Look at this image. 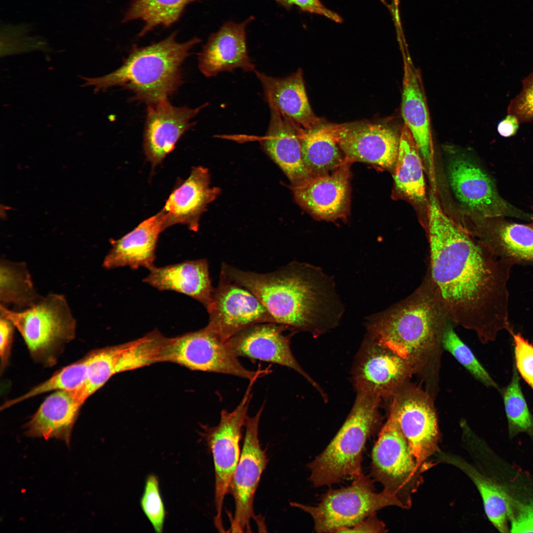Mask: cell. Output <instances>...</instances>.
<instances>
[{
	"instance_id": "obj_25",
	"label": "cell",
	"mask_w": 533,
	"mask_h": 533,
	"mask_svg": "<svg viewBox=\"0 0 533 533\" xmlns=\"http://www.w3.org/2000/svg\"><path fill=\"white\" fill-rule=\"evenodd\" d=\"M163 230L160 211L124 236L111 240L112 248L104 258L103 266L108 269L124 266L150 269L154 266L156 244Z\"/></svg>"
},
{
	"instance_id": "obj_38",
	"label": "cell",
	"mask_w": 533,
	"mask_h": 533,
	"mask_svg": "<svg viewBox=\"0 0 533 533\" xmlns=\"http://www.w3.org/2000/svg\"><path fill=\"white\" fill-rule=\"evenodd\" d=\"M452 322L446 327L442 337L443 347L476 379L487 386L499 390L498 385L476 357L469 347L455 332Z\"/></svg>"
},
{
	"instance_id": "obj_7",
	"label": "cell",
	"mask_w": 533,
	"mask_h": 533,
	"mask_svg": "<svg viewBox=\"0 0 533 533\" xmlns=\"http://www.w3.org/2000/svg\"><path fill=\"white\" fill-rule=\"evenodd\" d=\"M292 507L309 514L317 533H340L353 527L382 508L396 506L403 508L397 497L384 490L375 491L373 481L362 473L354 477L351 484L339 489H329L320 502L310 506L292 502Z\"/></svg>"
},
{
	"instance_id": "obj_37",
	"label": "cell",
	"mask_w": 533,
	"mask_h": 533,
	"mask_svg": "<svg viewBox=\"0 0 533 533\" xmlns=\"http://www.w3.org/2000/svg\"><path fill=\"white\" fill-rule=\"evenodd\" d=\"M509 433L533 432V417L528 406L520 382L519 375L514 365L511 380L501 390Z\"/></svg>"
},
{
	"instance_id": "obj_5",
	"label": "cell",
	"mask_w": 533,
	"mask_h": 533,
	"mask_svg": "<svg viewBox=\"0 0 533 533\" xmlns=\"http://www.w3.org/2000/svg\"><path fill=\"white\" fill-rule=\"evenodd\" d=\"M381 398L357 392L346 419L326 448L307 467L309 480L316 487L330 486L362 473V455L368 438L380 424Z\"/></svg>"
},
{
	"instance_id": "obj_13",
	"label": "cell",
	"mask_w": 533,
	"mask_h": 533,
	"mask_svg": "<svg viewBox=\"0 0 533 533\" xmlns=\"http://www.w3.org/2000/svg\"><path fill=\"white\" fill-rule=\"evenodd\" d=\"M418 367L368 334L355 357L352 379L357 392L393 396Z\"/></svg>"
},
{
	"instance_id": "obj_35",
	"label": "cell",
	"mask_w": 533,
	"mask_h": 533,
	"mask_svg": "<svg viewBox=\"0 0 533 533\" xmlns=\"http://www.w3.org/2000/svg\"><path fill=\"white\" fill-rule=\"evenodd\" d=\"M88 373V357L71 364L55 373L51 378L33 387L27 393L6 402L1 407L5 409L31 397L50 391H74L85 383Z\"/></svg>"
},
{
	"instance_id": "obj_23",
	"label": "cell",
	"mask_w": 533,
	"mask_h": 533,
	"mask_svg": "<svg viewBox=\"0 0 533 533\" xmlns=\"http://www.w3.org/2000/svg\"><path fill=\"white\" fill-rule=\"evenodd\" d=\"M270 121L261 145L265 152L281 168L292 185L313 176L306 168L302 157L301 132L303 129L269 108Z\"/></svg>"
},
{
	"instance_id": "obj_31",
	"label": "cell",
	"mask_w": 533,
	"mask_h": 533,
	"mask_svg": "<svg viewBox=\"0 0 533 533\" xmlns=\"http://www.w3.org/2000/svg\"><path fill=\"white\" fill-rule=\"evenodd\" d=\"M424 163L413 136L404 125L393 175L395 188L401 194L416 202L425 199Z\"/></svg>"
},
{
	"instance_id": "obj_41",
	"label": "cell",
	"mask_w": 533,
	"mask_h": 533,
	"mask_svg": "<svg viewBox=\"0 0 533 533\" xmlns=\"http://www.w3.org/2000/svg\"><path fill=\"white\" fill-rule=\"evenodd\" d=\"M522 85L507 109L508 114L515 115L520 123L533 121V72L522 80Z\"/></svg>"
},
{
	"instance_id": "obj_28",
	"label": "cell",
	"mask_w": 533,
	"mask_h": 533,
	"mask_svg": "<svg viewBox=\"0 0 533 533\" xmlns=\"http://www.w3.org/2000/svg\"><path fill=\"white\" fill-rule=\"evenodd\" d=\"M83 403L76 390H58L48 396L25 425L29 437L56 438L67 444Z\"/></svg>"
},
{
	"instance_id": "obj_3",
	"label": "cell",
	"mask_w": 533,
	"mask_h": 533,
	"mask_svg": "<svg viewBox=\"0 0 533 533\" xmlns=\"http://www.w3.org/2000/svg\"><path fill=\"white\" fill-rule=\"evenodd\" d=\"M450 322L427 273L414 292L370 320L368 334L419 367L441 343Z\"/></svg>"
},
{
	"instance_id": "obj_40",
	"label": "cell",
	"mask_w": 533,
	"mask_h": 533,
	"mask_svg": "<svg viewBox=\"0 0 533 533\" xmlns=\"http://www.w3.org/2000/svg\"><path fill=\"white\" fill-rule=\"evenodd\" d=\"M514 343V366L519 374L533 390V344L520 334H511Z\"/></svg>"
},
{
	"instance_id": "obj_18",
	"label": "cell",
	"mask_w": 533,
	"mask_h": 533,
	"mask_svg": "<svg viewBox=\"0 0 533 533\" xmlns=\"http://www.w3.org/2000/svg\"><path fill=\"white\" fill-rule=\"evenodd\" d=\"M347 161L334 172L311 176L292 185L297 203L317 218L345 217L350 205V173Z\"/></svg>"
},
{
	"instance_id": "obj_26",
	"label": "cell",
	"mask_w": 533,
	"mask_h": 533,
	"mask_svg": "<svg viewBox=\"0 0 533 533\" xmlns=\"http://www.w3.org/2000/svg\"><path fill=\"white\" fill-rule=\"evenodd\" d=\"M143 279L159 291H172L191 297L207 309L214 288L206 259L186 261L162 267L153 266Z\"/></svg>"
},
{
	"instance_id": "obj_17",
	"label": "cell",
	"mask_w": 533,
	"mask_h": 533,
	"mask_svg": "<svg viewBox=\"0 0 533 533\" xmlns=\"http://www.w3.org/2000/svg\"><path fill=\"white\" fill-rule=\"evenodd\" d=\"M290 330L286 325L274 323L254 324L241 330L226 341L230 350L237 357H244L279 364L298 372L317 389V383L303 369L290 348Z\"/></svg>"
},
{
	"instance_id": "obj_39",
	"label": "cell",
	"mask_w": 533,
	"mask_h": 533,
	"mask_svg": "<svg viewBox=\"0 0 533 533\" xmlns=\"http://www.w3.org/2000/svg\"><path fill=\"white\" fill-rule=\"evenodd\" d=\"M140 504L155 532L162 533L166 511L160 493L158 480L155 475H150L148 477Z\"/></svg>"
},
{
	"instance_id": "obj_32",
	"label": "cell",
	"mask_w": 533,
	"mask_h": 533,
	"mask_svg": "<svg viewBox=\"0 0 533 533\" xmlns=\"http://www.w3.org/2000/svg\"><path fill=\"white\" fill-rule=\"evenodd\" d=\"M201 0H131L122 23L140 20L144 23L139 37L157 26L170 27L179 21L189 4Z\"/></svg>"
},
{
	"instance_id": "obj_45",
	"label": "cell",
	"mask_w": 533,
	"mask_h": 533,
	"mask_svg": "<svg viewBox=\"0 0 533 533\" xmlns=\"http://www.w3.org/2000/svg\"><path fill=\"white\" fill-rule=\"evenodd\" d=\"M519 121L514 115H508L497 125V131L503 137H509L515 135L519 128Z\"/></svg>"
},
{
	"instance_id": "obj_21",
	"label": "cell",
	"mask_w": 533,
	"mask_h": 533,
	"mask_svg": "<svg viewBox=\"0 0 533 533\" xmlns=\"http://www.w3.org/2000/svg\"><path fill=\"white\" fill-rule=\"evenodd\" d=\"M220 192L219 188L211 187L207 168L193 167L188 179L171 193L160 211L163 229L182 224L197 231L201 215Z\"/></svg>"
},
{
	"instance_id": "obj_30",
	"label": "cell",
	"mask_w": 533,
	"mask_h": 533,
	"mask_svg": "<svg viewBox=\"0 0 533 533\" xmlns=\"http://www.w3.org/2000/svg\"><path fill=\"white\" fill-rule=\"evenodd\" d=\"M300 136L303 159L313 176L329 173L348 161L338 144L335 123L302 129Z\"/></svg>"
},
{
	"instance_id": "obj_4",
	"label": "cell",
	"mask_w": 533,
	"mask_h": 533,
	"mask_svg": "<svg viewBox=\"0 0 533 533\" xmlns=\"http://www.w3.org/2000/svg\"><path fill=\"white\" fill-rule=\"evenodd\" d=\"M178 31L149 45H133L122 65L103 76L89 78L83 87L93 86L95 92L118 86L131 91L133 99L154 104L168 99L182 83L181 67L193 47L201 41L194 37L184 42L176 38Z\"/></svg>"
},
{
	"instance_id": "obj_43",
	"label": "cell",
	"mask_w": 533,
	"mask_h": 533,
	"mask_svg": "<svg viewBox=\"0 0 533 533\" xmlns=\"http://www.w3.org/2000/svg\"><path fill=\"white\" fill-rule=\"evenodd\" d=\"M14 326L7 319L0 318V356L1 372L8 363L13 340Z\"/></svg>"
},
{
	"instance_id": "obj_22",
	"label": "cell",
	"mask_w": 533,
	"mask_h": 533,
	"mask_svg": "<svg viewBox=\"0 0 533 533\" xmlns=\"http://www.w3.org/2000/svg\"><path fill=\"white\" fill-rule=\"evenodd\" d=\"M254 73L262 84L269 108L277 110L304 130L323 122L310 106L301 68L284 77H273L257 70Z\"/></svg>"
},
{
	"instance_id": "obj_11",
	"label": "cell",
	"mask_w": 533,
	"mask_h": 533,
	"mask_svg": "<svg viewBox=\"0 0 533 533\" xmlns=\"http://www.w3.org/2000/svg\"><path fill=\"white\" fill-rule=\"evenodd\" d=\"M447 179L456 198L480 219L510 217L530 219L499 194L494 181L477 163L461 156L450 158Z\"/></svg>"
},
{
	"instance_id": "obj_24",
	"label": "cell",
	"mask_w": 533,
	"mask_h": 533,
	"mask_svg": "<svg viewBox=\"0 0 533 533\" xmlns=\"http://www.w3.org/2000/svg\"><path fill=\"white\" fill-rule=\"evenodd\" d=\"M401 114L422 157L431 170L432 143L430 118L420 74L410 57L404 58Z\"/></svg>"
},
{
	"instance_id": "obj_46",
	"label": "cell",
	"mask_w": 533,
	"mask_h": 533,
	"mask_svg": "<svg viewBox=\"0 0 533 533\" xmlns=\"http://www.w3.org/2000/svg\"><path fill=\"white\" fill-rule=\"evenodd\" d=\"M531 219L532 220V223L530 225V226L533 228V214L532 216H531Z\"/></svg>"
},
{
	"instance_id": "obj_2",
	"label": "cell",
	"mask_w": 533,
	"mask_h": 533,
	"mask_svg": "<svg viewBox=\"0 0 533 533\" xmlns=\"http://www.w3.org/2000/svg\"><path fill=\"white\" fill-rule=\"evenodd\" d=\"M221 272L250 291L275 323L291 330L319 335L339 319L340 303L331 281L308 265L292 263L274 272L259 273L224 263Z\"/></svg>"
},
{
	"instance_id": "obj_12",
	"label": "cell",
	"mask_w": 533,
	"mask_h": 533,
	"mask_svg": "<svg viewBox=\"0 0 533 533\" xmlns=\"http://www.w3.org/2000/svg\"><path fill=\"white\" fill-rule=\"evenodd\" d=\"M401 385L393 395L390 413L396 420L419 464L440 451L436 412L429 397L417 387Z\"/></svg>"
},
{
	"instance_id": "obj_8",
	"label": "cell",
	"mask_w": 533,
	"mask_h": 533,
	"mask_svg": "<svg viewBox=\"0 0 533 533\" xmlns=\"http://www.w3.org/2000/svg\"><path fill=\"white\" fill-rule=\"evenodd\" d=\"M429 466L417 459L394 416L389 417L381 429L372 452L371 475L395 495L403 508H410L412 497L422 483V473Z\"/></svg>"
},
{
	"instance_id": "obj_44",
	"label": "cell",
	"mask_w": 533,
	"mask_h": 533,
	"mask_svg": "<svg viewBox=\"0 0 533 533\" xmlns=\"http://www.w3.org/2000/svg\"><path fill=\"white\" fill-rule=\"evenodd\" d=\"M387 531L385 524L375 513L356 526L344 529L340 533H385Z\"/></svg>"
},
{
	"instance_id": "obj_20",
	"label": "cell",
	"mask_w": 533,
	"mask_h": 533,
	"mask_svg": "<svg viewBox=\"0 0 533 533\" xmlns=\"http://www.w3.org/2000/svg\"><path fill=\"white\" fill-rule=\"evenodd\" d=\"M254 17L242 22L228 21L209 37L198 54V68L206 77H213L224 72L241 69L255 72L247 49L246 30Z\"/></svg>"
},
{
	"instance_id": "obj_33",
	"label": "cell",
	"mask_w": 533,
	"mask_h": 533,
	"mask_svg": "<svg viewBox=\"0 0 533 533\" xmlns=\"http://www.w3.org/2000/svg\"><path fill=\"white\" fill-rule=\"evenodd\" d=\"M0 304L13 305L21 310L38 301L31 275L24 262L1 260L0 265Z\"/></svg>"
},
{
	"instance_id": "obj_10",
	"label": "cell",
	"mask_w": 533,
	"mask_h": 533,
	"mask_svg": "<svg viewBox=\"0 0 533 533\" xmlns=\"http://www.w3.org/2000/svg\"><path fill=\"white\" fill-rule=\"evenodd\" d=\"M165 362L180 364L192 370L234 376L250 381L270 372L268 368L252 371L241 365L238 357L222 339L206 326L198 331L169 338Z\"/></svg>"
},
{
	"instance_id": "obj_19",
	"label": "cell",
	"mask_w": 533,
	"mask_h": 533,
	"mask_svg": "<svg viewBox=\"0 0 533 533\" xmlns=\"http://www.w3.org/2000/svg\"><path fill=\"white\" fill-rule=\"evenodd\" d=\"M208 105L206 103L194 109L175 107L166 99L148 105L143 147L152 166L160 163L174 149L181 137L195 124L191 119Z\"/></svg>"
},
{
	"instance_id": "obj_9",
	"label": "cell",
	"mask_w": 533,
	"mask_h": 533,
	"mask_svg": "<svg viewBox=\"0 0 533 533\" xmlns=\"http://www.w3.org/2000/svg\"><path fill=\"white\" fill-rule=\"evenodd\" d=\"M256 381H249L243 397L234 410L228 412L222 410L217 425L209 427L202 426L203 431L200 433L213 458L216 511L214 522L220 532H225L222 519L223 502L240 458L239 442L242 428L248 417V410L252 396V388Z\"/></svg>"
},
{
	"instance_id": "obj_36",
	"label": "cell",
	"mask_w": 533,
	"mask_h": 533,
	"mask_svg": "<svg viewBox=\"0 0 533 533\" xmlns=\"http://www.w3.org/2000/svg\"><path fill=\"white\" fill-rule=\"evenodd\" d=\"M120 344L107 347L87 355L88 373L84 385L76 392L84 403L116 373L115 368Z\"/></svg>"
},
{
	"instance_id": "obj_6",
	"label": "cell",
	"mask_w": 533,
	"mask_h": 533,
	"mask_svg": "<svg viewBox=\"0 0 533 533\" xmlns=\"http://www.w3.org/2000/svg\"><path fill=\"white\" fill-rule=\"evenodd\" d=\"M0 316L9 320L24 339L36 360L55 362L64 345L76 336V320L65 297L50 294L32 306L14 311L0 304Z\"/></svg>"
},
{
	"instance_id": "obj_27",
	"label": "cell",
	"mask_w": 533,
	"mask_h": 533,
	"mask_svg": "<svg viewBox=\"0 0 533 533\" xmlns=\"http://www.w3.org/2000/svg\"><path fill=\"white\" fill-rule=\"evenodd\" d=\"M478 240L499 258L516 265H533V228L504 217L480 219Z\"/></svg>"
},
{
	"instance_id": "obj_29",
	"label": "cell",
	"mask_w": 533,
	"mask_h": 533,
	"mask_svg": "<svg viewBox=\"0 0 533 533\" xmlns=\"http://www.w3.org/2000/svg\"><path fill=\"white\" fill-rule=\"evenodd\" d=\"M436 454L440 461L458 468L472 481L481 495L487 517L495 528L501 533L510 532L511 500L501 486L458 456L441 451Z\"/></svg>"
},
{
	"instance_id": "obj_1",
	"label": "cell",
	"mask_w": 533,
	"mask_h": 533,
	"mask_svg": "<svg viewBox=\"0 0 533 533\" xmlns=\"http://www.w3.org/2000/svg\"><path fill=\"white\" fill-rule=\"evenodd\" d=\"M430 278L454 324L480 340L513 332L509 322L508 282L515 264L495 255L453 221L433 195L427 211Z\"/></svg>"
},
{
	"instance_id": "obj_15",
	"label": "cell",
	"mask_w": 533,
	"mask_h": 533,
	"mask_svg": "<svg viewBox=\"0 0 533 533\" xmlns=\"http://www.w3.org/2000/svg\"><path fill=\"white\" fill-rule=\"evenodd\" d=\"M207 311L209 321L206 327L224 341L250 326L275 323L253 293L222 273Z\"/></svg>"
},
{
	"instance_id": "obj_34",
	"label": "cell",
	"mask_w": 533,
	"mask_h": 533,
	"mask_svg": "<svg viewBox=\"0 0 533 533\" xmlns=\"http://www.w3.org/2000/svg\"><path fill=\"white\" fill-rule=\"evenodd\" d=\"M169 339L154 330L137 340L120 344L116 373L165 362Z\"/></svg>"
},
{
	"instance_id": "obj_42",
	"label": "cell",
	"mask_w": 533,
	"mask_h": 533,
	"mask_svg": "<svg viewBox=\"0 0 533 533\" xmlns=\"http://www.w3.org/2000/svg\"><path fill=\"white\" fill-rule=\"evenodd\" d=\"M286 8L296 6L302 11L324 16L336 22L341 23L342 18L325 7L320 0H275Z\"/></svg>"
},
{
	"instance_id": "obj_14",
	"label": "cell",
	"mask_w": 533,
	"mask_h": 533,
	"mask_svg": "<svg viewBox=\"0 0 533 533\" xmlns=\"http://www.w3.org/2000/svg\"><path fill=\"white\" fill-rule=\"evenodd\" d=\"M263 408V406L255 415L247 418L242 449L229 486L235 503L230 528L233 533L251 532L250 522L255 516V494L268 461L259 439V424Z\"/></svg>"
},
{
	"instance_id": "obj_16",
	"label": "cell",
	"mask_w": 533,
	"mask_h": 533,
	"mask_svg": "<svg viewBox=\"0 0 533 533\" xmlns=\"http://www.w3.org/2000/svg\"><path fill=\"white\" fill-rule=\"evenodd\" d=\"M339 146L347 160L390 169L397 158L400 135L386 125L368 121L336 124Z\"/></svg>"
}]
</instances>
